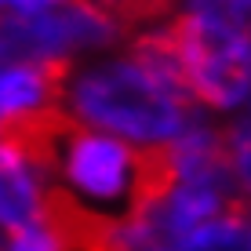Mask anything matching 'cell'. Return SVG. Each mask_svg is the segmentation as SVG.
Instances as JSON below:
<instances>
[{"label": "cell", "instance_id": "6da1fadb", "mask_svg": "<svg viewBox=\"0 0 251 251\" xmlns=\"http://www.w3.org/2000/svg\"><path fill=\"white\" fill-rule=\"evenodd\" d=\"M73 117L135 142H168L193 120V99L131 58L99 66L73 84Z\"/></svg>", "mask_w": 251, "mask_h": 251}, {"label": "cell", "instance_id": "7a4b0ae2", "mask_svg": "<svg viewBox=\"0 0 251 251\" xmlns=\"http://www.w3.org/2000/svg\"><path fill=\"white\" fill-rule=\"evenodd\" d=\"M168 33L186 88L197 102L233 109L248 99V33L211 25L189 11L168 19Z\"/></svg>", "mask_w": 251, "mask_h": 251}, {"label": "cell", "instance_id": "3957f363", "mask_svg": "<svg viewBox=\"0 0 251 251\" xmlns=\"http://www.w3.org/2000/svg\"><path fill=\"white\" fill-rule=\"evenodd\" d=\"M58 157L62 171L95 201H117L131 186V146L84 131L76 120L58 142Z\"/></svg>", "mask_w": 251, "mask_h": 251}, {"label": "cell", "instance_id": "277c9868", "mask_svg": "<svg viewBox=\"0 0 251 251\" xmlns=\"http://www.w3.org/2000/svg\"><path fill=\"white\" fill-rule=\"evenodd\" d=\"M37 222V178L19 157L0 150V226L19 233Z\"/></svg>", "mask_w": 251, "mask_h": 251}, {"label": "cell", "instance_id": "5b68a950", "mask_svg": "<svg viewBox=\"0 0 251 251\" xmlns=\"http://www.w3.org/2000/svg\"><path fill=\"white\" fill-rule=\"evenodd\" d=\"M171 251H248V211L211 219L186 233Z\"/></svg>", "mask_w": 251, "mask_h": 251}, {"label": "cell", "instance_id": "8992f818", "mask_svg": "<svg viewBox=\"0 0 251 251\" xmlns=\"http://www.w3.org/2000/svg\"><path fill=\"white\" fill-rule=\"evenodd\" d=\"M189 15L233 33H248V0H189Z\"/></svg>", "mask_w": 251, "mask_h": 251}, {"label": "cell", "instance_id": "52a82bcc", "mask_svg": "<svg viewBox=\"0 0 251 251\" xmlns=\"http://www.w3.org/2000/svg\"><path fill=\"white\" fill-rule=\"evenodd\" d=\"M7 251H58V244H55V237H51L40 222H33V226L11 233V248Z\"/></svg>", "mask_w": 251, "mask_h": 251}, {"label": "cell", "instance_id": "ba28073f", "mask_svg": "<svg viewBox=\"0 0 251 251\" xmlns=\"http://www.w3.org/2000/svg\"><path fill=\"white\" fill-rule=\"evenodd\" d=\"M58 0H0V11H44Z\"/></svg>", "mask_w": 251, "mask_h": 251}, {"label": "cell", "instance_id": "9c48e42d", "mask_svg": "<svg viewBox=\"0 0 251 251\" xmlns=\"http://www.w3.org/2000/svg\"><path fill=\"white\" fill-rule=\"evenodd\" d=\"M146 251H171V248H164V244H157V248H146Z\"/></svg>", "mask_w": 251, "mask_h": 251}]
</instances>
